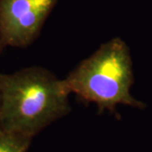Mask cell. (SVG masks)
<instances>
[{"label":"cell","instance_id":"cell-1","mask_svg":"<svg viewBox=\"0 0 152 152\" xmlns=\"http://www.w3.org/2000/svg\"><path fill=\"white\" fill-rule=\"evenodd\" d=\"M63 80L39 66L1 75L0 129L33 139L69 113Z\"/></svg>","mask_w":152,"mask_h":152},{"label":"cell","instance_id":"cell-2","mask_svg":"<svg viewBox=\"0 0 152 152\" xmlns=\"http://www.w3.org/2000/svg\"><path fill=\"white\" fill-rule=\"evenodd\" d=\"M134 80L129 48L119 37L101 45L63 80L69 92L95 103L100 113H115L120 104L145 108V104L130 94Z\"/></svg>","mask_w":152,"mask_h":152},{"label":"cell","instance_id":"cell-3","mask_svg":"<svg viewBox=\"0 0 152 152\" xmlns=\"http://www.w3.org/2000/svg\"><path fill=\"white\" fill-rule=\"evenodd\" d=\"M58 0H0V54L26 48L39 36Z\"/></svg>","mask_w":152,"mask_h":152},{"label":"cell","instance_id":"cell-4","mask_svg":"<svg viewBox=\"0 0 152 152\" xmlns=\"http://www.w3.org/2000/svg\"><path fill=\"white\" fill-rule=\"evenodd\" d=\"M31 138L0 129V152H27Z\"/></svg>","mask_w":152,"mask_h":152},{"label":"cell","instance_id":"cell-5","mask_svg":"<svg viewBox=\"0 0 152 152\" xmlns=\"http://www.w3.org/2000/svg\"><path fill=\"white\" fill-rule=\"evenodd\" d=\"M1 73H0V107H1Z\"/></svg>","mask_w":152,"mask_h":152}]
</instances>
